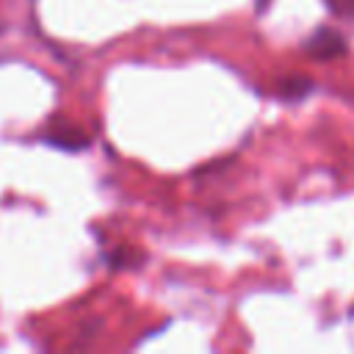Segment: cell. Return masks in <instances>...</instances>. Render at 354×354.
<instances>
[{"instance_id": "obj_1", "label": "cell", "mask_w": 354, "mask_h": 354, "mask_svg": "<svg viewBox=\"0 0 354 354\" xmlns=\"http://www.w3.org/2000/svg\"><path fill=\"white\" fill-rule=\"evenodd\" d=\"M304 50H307L313 58H335V55H343V53H346V39H343V33H337L335 28H318V30L304 41Z\"/></svg>"}, {"instance_id": "obj_2", "label": "cell", "mask_w": 354, "mask_h": 354, "mask_svg": "<svg viewBox=\"0 0 354 354\" xmlns=\"http://www.w3.org/2000/svg\"><path fill=\"white\" fill-rule=\"evenodd\" d=\"M310 88H313V80H310V77H304V75H293V77L282 80L277 91H279L282 97H304Z\"/></svg>"}, {"instance_id": "obj_3", "label": "cell", "mask_w": 354, "mask_h": 354, "mask_svg": "<svg viewBox=\"0 0 354 354\" xmlns=\"http://www.w3.org/2000/svg\"><path fill=\"white\" fill-rule=\"evenodd\" d=\"M329 8L340 17H354V0H326Z\"/></svg>"}]
</instances>
